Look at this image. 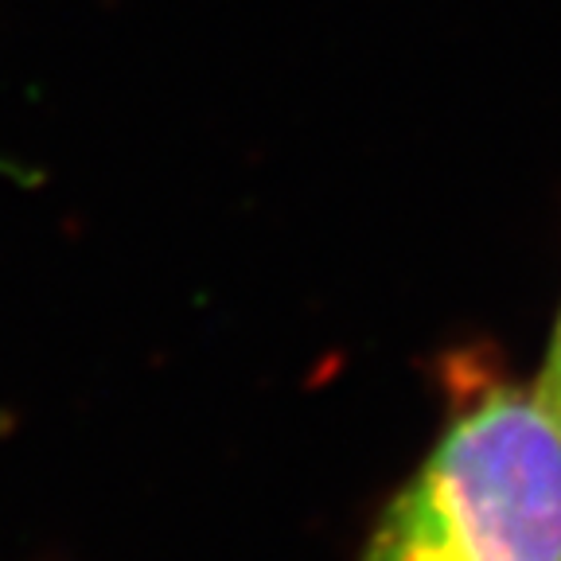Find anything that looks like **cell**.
<instances>
[{"label":"cell","mask_w":561,"mask_h":561,"mask_svg":"<svg viewBox=\"0 0 561 561\" xmlns=\"http://www.w3.org/2000/svg\"><path fill=\"white\" fill-rule=\"evenodd\" d=\"M535 398L550 421L561 430V316H558V332L550 340V351H546V363H542V375H538L535 386Z\"/></svg>","instance_id":"2"},{"label":"cell","mask_w":561,"mask_h":561,"mask_svg":"<svg viewBox=\"0 0 561 561\" xmlns=\"http://www.w3.org/2000/svg\"><path fill=\"white\" fill-rule=\"evenodd\" d=\"M367 561H561V430L538 398L468 405L386 507Z\"/></svg>","instance_id":"1"}]
</instances>
